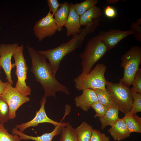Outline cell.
<instances>
[{
    "label": "cell",
    "instance_id": "cb8c5ba5",
    "mask_svg": "<svg viewBox=\"0 0 141 141\" xmlns=\"http://www.w3.org/2000/svg\"><path fill=\"white\" fill-rule=\"evenodd\" d=\"M98 2V0H86L80 3H75L74 4V7L77 13L80 16L90 8L96 5Z\"/></svg>",
    "mask_w": 141,
    "mask_h": 141
},
{
    "label": "cell",
    "instance_id": "603a6c76",
    "mask_svg": "<svg viewBox=\"0 0 141 141\" xmlns=\"http://www.w3.org/2000/svg\"><path fill=\"white\" fill-rule=\"evenodd\" d=\"M60 141H78L75 129L68 123L61 127Z\"/></svg>",
    "mask_w": 141,
    "mask_h": 141
},
{
    "label": "cell",
    "instance_id": "d6986e66",
    "mask_svg": "<svg viewBox=\"0 0 141 141\" xmlns=\"http://www.w3.org/2000/svg\"><path fill=\"white\" fill-rule=\"evenodd\" d=\"M102 15L100 8L96 5L92 7L80 16L81 26H86L93 20L99 18Z\"/></svg>",
    "mask_w": 141,
    "mask_h": 141
},
{
    "label": "cell",
    "instance_id": "5b68a950",
    "mask_svg": "<svg viewBox=\"0 0 141 141\" xmlns=\"http://www.w3.org/2000/svg\"><path fill=\"white\" fill-rule=\"evenodd\" d=\"M120 66L124 68L120 82L130 87L141 62V48L138 45L131 47L121 57Z\"/></svg>",
    "mask_w": 141,
    "mask_h": 141
},
{
    "label": "cell",
    "instance_id": "836d02e7",
    "mask_svg": "<svg viewBox=\"0 0 141 141\" xmlns=\"http://www.w3.org/2000/svg\"><path fill=\"white\" fill-rule=\"evenodd\" d=\"M9 83L7 81L6 82H4L0 79V96L3 93L5 89Z\"/></svg>",
    "mask_w": 141,
    "mask_h": 141
},
{
    "label": "cell",
    "instance_id": "ac0fdd59",
    "mask_svg": "<svg viewBox=\"0 0 141 141\" xmlns=\"http://www.w3.org/2000/svg\"><path fill=\"white\" fill-rule=\"evenodd\" d=\"M70 5V3L67 2L61 4L59 9L54 15L59 32L62 31L63 27L66 23L69 13Z\"/></svg>",
    "mask_w": 141,
    "mask_h": 141
},
{
    "label": "cell",
    "instance_id": "9a60e30c",
    "mask_svg": "<svg viewBox=\"0 0 141 141\" xmlns=\"http://www.w3.org/2000/svg\"><path fill=\"white\" fill-rule=\"evenodd\" d=\"M111 126L108 132L115 141L125 139L129 137L131 133L126 126L124 117L119 118Z\"/></svg>",
    "mask_w": 141,
    "mask_h": 141
},
{
    "label": "cell",
    "instance_id": "2e32d148",
    "mask_svg": "<svg viewBox=\"0 0 141 141\" xmlns=\"http://www.w3.org/2000/svg\"><path fill=\"white\" fill-rule=\"evenodd\" d=\"M61 126L60 125L55 126L54 129L49 133H45L40 136L34 137L27 135L20 131L18 129L14 128L12 130L13 134L19 136L21 140H31L35 141H52L53 138L61 133Z\"/></svg>",
    "mask_w": 141,
    "mask_h": 141
},
{
    "label": "cell",
    "instance_id": "7402d4cb",
    "mask_svg": "<svg viewBox=\"0 0 141 141\" xmlns=\"http://www.w3.org/2000/svg\"><path fill=\"white\" fill-rule=\"evenodd\" d=\"M93 90L96 95L98 101L105 106L109 108L115 102L107 89Z\"/></svg>",
    "mask_w": 141,
    "mask_h": 141
},
{
    "label": "cell",
    "instance_id": "7c38bea8",
    "mask_svg": "<svg viewBox=\"0 0 141 141\" xmlns=\"http://www.w3.org/2000/svg\"><path fill=\"white\" fill-rule=\"evenodd\" d=\"M131 34L133 35L134 37L137 33L131 29L124 31L114 29L106 32L102 31L97 36L104 44L108 51L115 48L122 39Z\"/></svg>",
    "mask_w": 141,
    "mask_h": 141
},
{
    "label": "cell",
    "instance_id": "6da1fadb",
    "mask_svg": "<svg viewBox=\"0 0 141 141\" xmlns=\"http://www.w3.org/2000/svg\"><path fill=\"white\" fill-rule=\"evenodd\" d=\"M27 48L31 60V70L36 81L42 85L44 91V96H52L55 99L57 92L69 95V89L56 79L46 59L33 47L28 45Z\"/></svg>",
    "mask_w": 141,
    "mask_h": 141
},
{
    "label": "cell",
    "instance_id": "52a82bcc",
    "mask_svg": "<svg viewBox=\"0 0 141 141\" xmlns=\"http://www.w3.org/2000/svg\"><path fill=\"white\" fill-rule=\"evenodd\" d=\"M23 45H19L13 57L15 61L16 67L15 73L17 79L15 87L21 93L27 96L31 94V90L26 82L28 68L23 54Z\"/></svg>",
    "mask_w": 141,
    "mask_h": 141
},
{
    "label": "cell",
    "instance_id": "44dd1931",
    "mask_svg": "<svg viewBox=\"0 0 141 141\" xmlns=\"http://www.w3.org/2000/svg\"><path fill=\"white\" fill-rule=\"evenodd\" d=\"M93 129L92 126L83 121L75 129L78 141H90Z\"/></svg>",
    "mask_w": 141,
    "mask_h": 141
},
{
    "label": "cell",
    "instance_id": "30bf717a",
    "mask_svg": "<svg viewBox=\"0 0 141 141\" xmlns=\"http://www.w3.org/2000/svg\"><path fill=\"white\" fill-rule=\"evenodd\" d=\"M19 46L18 43H16L0 45V67L4 72L6 80L12 85L14 83L11 77V71L15 66L14 63H11V60Z\"/></svg>",
    "mask_w": 141,
    "mask_h": 141
},
{
    "label": "cell",
    "instance_id": "ba28073f",
    "mask_svg": "<svg viewBox=\"0 0 141 141\" xmlns=\"http://www.w3.org/2000/svg\"><path fill=\"white\" fill-rule=\"evenodd\" d=\"M0 97L7 103L9 109L10 119L16 117V112L23 104L29 102L30 98L21 93L16 87L9 83L6 87Z\"/></svg>",
    "mask_w": 141,
    "mask_h": 141
},
{
    "label": "cell",
    "instance_id": "7a4b0ae2",
    "mask_svg": "<svg viewBox=\"0 0 141 141\" xmlns=\"http://www.w3.org/2000/svg\"><path fill=\"white\" fill-rule=\"evenodd\" d=\"M100 18L93 20L81 29L80 33L73 36L68 42L59 46L45 50H38V52L49 61V63L54 75H56L61 62L64 57L76 49L81 48L85 37L96 30L99 25Z\"/></svg>",
    "mask_w": 141,
    "mask_h": 141
},
{
    "label": "cell",
    "instance_id": "1f68e13d",
    "mask_svg": "<svg viewBox=\"0 0 141 141\" xmlns=\"http://www.w3.org/2000/svg\"><path fill=\"white\" fill-rule=\"evenodd\" d=\"M48 5L51 13L54 15L61 5L57 0H47Z\"/></svg>",
    "mask_w": 141,
    "mask_h": 141
},
{
    "label": "cell",
    "instance_id": "83f0119b",
    "mask_svg": "<svg viewBox=\"0 0 141 141\" xmlns=\"http://www.w3.org/2000/svg\"><path fill=\"white\" fill-rule=\"evenodd\" d=\"M131 85V91L141 94V69L139 68L136 73Z\"/></svg>",
    "mask_w": 141,
    "mask_h": 141
},
{
    "label": "cell",
    "instance_id": "8992f818",
    "mask_svg": "<svg viewBox=\"0 0 141 141\" xmlns=\"http://www.w3.org/2000/svg\"><path fill=\"white\" fill-rule=\"evenodd\" d=\"M106 89L118 104L119 110L125 115L130 111L133 99L129 87L119 82L114 83L106 81Z\"/></svg>",
    "mask_w": 141,
    "mask_h": 141
},
{
    "label": "cell",
    "instance_id": "ffe728a7",
    "mask_svg": "<svg viewBox=\"0 0 141 141\" xmlns=\"http://www.w3.org/2000/svg\"><path fill=\"white\" fill-rule=\"evenodd\" d=\"M124 117L126 126L131 133H141V118L136 114L131 115L129 113Z\"/></svg>",
    "mask_w": 141,
    "mask_h": 141
},
{
    "label": "cell",
    "instance_id": "8fae6325",
    "mask_svg": "<svg viewBox=\"0 0 141 141\" xmlns=\"http://www.w3.org/2000/svg\"><path fill=\"white\" fill-rule=\"evenodd\" d=\"M45 97L44 96L42 98L40 104L41 105L39 110L36 112L35 117L31 120L25 123L17 125L15 127L21 132L31 127H35L40 123H48L54 125L55 126L60 125L61 127L66 126L68 122H59L49 118L45 111V107L46 102Z\"/></svg>",
    "mask_w": 141,
    "mask_h": 141
},
{
    "label": "cell",
    "instance_id": "4dcf8cb0",
    "mask_svg": "<svg viewBox=\"0 0 141 141\" xmlns=\"http://www.w3.org/2000/svg\"><path fill=\"white\" fill-rule=\"evenodd\" d=\"M141 19H137L136 22H133L130 27L131 29L137 33L134 37L136 41L140 42L141 41Z\"/></svg>",
    "mask_w": 141,
    "mask_h": 141
},
{
    "label": "cell",
    "instance_id": "4316f807",
    "mask_svg": "<svg viewBox=\"0 0 141 141\" xmlns=\"http://www.w3.org/2000/svg\"><path fill=\"white\" fill-rule=\"evenodd\" d=\"M21 140L19 136L9 133L3 124L0 123V141H21Z\"/></svg>",
    "mask_w": 141,
    "mask_h": 141
},
{
    "label": "cell",
    "instance_id": "484cf974",
    "mask_svg": "<svg viewBox=\"0 0 141 141\" xmlns=\"http://www.w3.org/2000/svg\"><path fill=\"white\" fill-rule=\"evenodd\" d=\"M133 101L131 110L129 113L131 115L141 112V94L131 91Z\"/></svg>",
    "mask_w": 141,
    "mask_h": 141
},
{
    "label": "cell",
    "instance_id": "e575fe53",
    "mask_svg": "<svg viewBox=\"0 0 141 141\" xmlns=\"http://www.w3.org/2000/svg\"><path fill=\"white\" fill-rule=\"evenodd\" d=\"M119 1V0H107L106 1L107 3L113 4L116 3Z\"/></svg>",
    "mask_w": 141,
    "mask_h": 141
},
{
    "label": "cell",
    "instance_id": "d6a6232c",
    "mask_svg": "<svg viewBox=\"0 0 141 141\" xmlns=\"http://www.w3.org/2000/svg\"><path fill=\"white\" fill-rule=\"evenodd\" d=\"M104 12L106 16L110 18L115 17L116 15V11L114 8L109 6H107L105 8Z\"/></svg>",
    "mask_w": 141,
    "mask_h": 141
},
{
    "label": "cell",
    "instance_id": "3957f363",
    "mask_svg": "<svg viewBox=\"0 0 141 141\" xmlns=\"http://www.w3.org/2000/svg\"><path fill=\"white\" fill-rule=\"evenodd\" d=\"M104 44L97 36L90 39L80 55L83 75L87 74L92 70L93 65L108 51Z\"/></svg>",
    "mask_w": 141,
    "mask_h": 141
},
{
    "label": "cell",
    "instance_id": "9c48e42d",
    "mask_svg": "<svg viewBox=\"0 0 141 141\" xmlns=\"http://www.w3.org/2000/svg\"><path fill=\"white\" fill-rule=\"evenodd\" d=\"M58 30L54 15L50 11L46 16L36 22L33 28L34 34L39 42L54 35Z\"/></svg>",
    "mask_w": 141,
    "mask_h": 141
},
{
    "label": "cell",
    "instance_id": "e0dca14e",
    "mask_svg": "<svg viewBox=\"0 0 141 141\" xmlns=\"http://www.w3.org/2000/svg\"><path fill=\"white\" fill-rule=\"evenodd\" d=\"M119 111L118 105L115 102L108 108L103 117L99 118L101 124V129L102 130L108 126H111L119 119Z\"/></svg>",
    "mask_w": 141,
    "mask_h": 141
},
{
    "label": "cell",
    "instance_id": "f546056e",
    "mask_svg": "<svg viewBox=\"0 0 141 141\" xmlns=\"http://www.w3.org/2000/svg\"><path fill=\"white\" fill-rule=\"evenodd\" d=\"M90 141H110V138L99 131L93 129Z\"/></svg>",
    "mask_w": 141,
    "mask_h": 141
},
{
    "label": "cell",
    "instance_id": "5bb4252c",
    "mask_svg": "<svg viewBox=\"0 0 141 141\" xmlns=\"http://www.w3.org/2000/svg\"><path fill=\"white\" fill-rule=\"evenodd\" d=\"M70 4L69 13L66 23L64 26L66 29V35L68 37L79 34L81 30L80 16L74 9V4L72 3Z\"/></svg>",
    "mask_w": 141,
    "mask_h": 141
},
{
    "label": "cell",
    "instance_id": "d590c367",
    "mask_svg": "<svg viewBox=\"0 0 141 141\" xmlns=\"http://www.w3.org/2000/svg\"><path fill=\"white\" fill-rule=\"evenodd\" d=\"M1 67H0V71H1Z\"/></svg>",
    "mask_w": 141,
    "mask_h": 141
},
{
    "label": "cell",
    "instance_id": "f1b7e54d",
    "mask_svg": "<svg viewBox=\"0 0 141 141\" xmlns=\"http://www.w3.org/2000/svg\"><path fill=\"white\" fill-rule=\"evenodd\" d=\"M95 111V118H102L105 115L108 108L99 103L98 101L95 102L91 106Z\"/></svg>",
    "mask_w": 141,
    "mask_h": 141
},
{
    "label": "cell",
    "instance_id": "4fadbf2b",
    "mask_svg": "<svg viewBox=\"0 0 141 141\" xmlns=\"http://www.w3.org/2000/svg\"><path fill=\"white\" fill-rule=\"evenodd\" d=\"M82 94L74 98L76 107L83 111L87 112L94 103L98 101L96 95L93 89H87L83 90Z\"/></svg>",
    "mask_w": 141,
    "mask_h": 141
},
{
    "label": "cell",
    "instance_id": "277c9868",
    "mask_svg": "<svg viewBox=\"0 0 141 141\" xmlns=\"http://www.w3.org/2000/svg\"><path fill=\"white\" fill-rule=\"evenodd\" d=\"M107 67L103 64H98L88 73L80 74L73 80L76 88L79 91L87 89L106 90L105 73Z\"/></svg>",
    "mask_w": 141,
    "mask_h": 141
},
{
    "label": "cell",
    "instance_id": "d4e9b609",
    "mask_svg": "<svg viewBox=\"0 0 141 141\" xmlns=\"http://www.w3.org/2000/svg\"><path fill=\"white\" fill-rule=\"evenodd\" d=\"M10 119L9 106L0 96V122L4 124Z\"/></svg>",
    "mask_w": 141,
    "mask_h": 141
}]
</instances>
